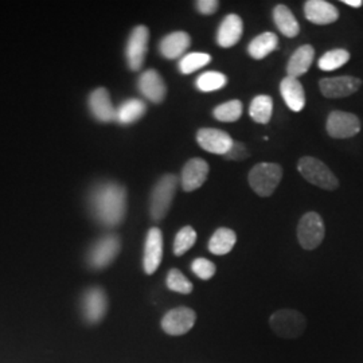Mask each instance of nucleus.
<instances>
[{
	"label": "nucleus",
	"instance_id": "4be33fe9",
	"mask_svg": "<svg viewBox=\"0 0 363 363\" xmlns=\"http://www.w3.org/2000/svg\"><path fill=\"white\" fill-rule=\"evenodd\" d=\"M315 58V50L311 45H303L296 52H294L288 61L286 65V74L288 77L298 78L304 76L310 67Z\"/></svg>",
	"mask_w": 363,
	"mask_h": 363
},
{
	"label": "nucleus",
	"instance_id": "4468645a",
	"mask_svg": "<svg viewBox=\"0 0 363 363\" xmlns=\"http://www.w3.org/2000/svg\"><path fill=\"white\" fill-rule=\"evenodd\" d=\"M163 259V234L159 228H151L144 245L143 268L147 274H154Z\"/></svg>",
	"mask_w": 363,
	"mask_h": 363
},
{
	"label": "nucleus",
	"instance_id": "9b49d317",
	"mask_svg": "<svg viewBox=\"0 0 363 363\" xmlns=\"http://www.w3.org/2000/svg\"><path fill=\"white\" fill-rule=\"evenodd\" d=\"M108 311V298L104 289L100 286H91L82 296V312L88 323L97 325L104 319Z\"/></svg>",
	"mask_w": 363,
	"mask_h": 363
},
{
	"label": "nucleus",
	"instance_id": "39448f33",
	"mask_svg": "<svg viewBox=\"0 0 363 363\" xmlns=\"http://www.w3.org/2000/svg\"><path fill=\"white\" fill-rule=\"evenodd\" d=\"M269 325L277 337L295 339L304 334L307 319L301 312L283 308L272 313L269 318Z\"/></svg>",
	"mask_w": 363,
	"mask_h": 363
},
{
	"label": "nucleus",
	"instance_id": "c85d7f7f",
	"mask_svg": "<svg viewBox=\"0 0 363 363\" xmlns=\"http://www.w3.org/2000/svg\"><path fill=\"white\" fill-rule=\"evenodd\" d=\"M350 61V52L345 49H334L330 52H325L318 65L319 69L323 72H333L337 70L339 67L346 65Z\"/></svg>",
	"mask_w": 363,
	"mask_h": 363
},
{
	"label": "nucleus",
	"instance_id": "b1692460",
	"mask_svg": "<svg viewBox=\"0 0 363 363\" xmlns=\"http://www.w3.org/2000/svg\"><path fill=\"white\" fill-rule=\"evenodd\" d=\"M279 46V38L274 33H262L257 35L256 38L249 43L247 46V54L253 58V60H264L265 57H268L271 52H274Z\"/></svg>",
	"mask_w": 363,
	"mask_h": 363
},
{
	"label": "nucleus",
	"instance_id": "473e14b6",
	"mask_svg": "<svg viewBox=\"0 0 363 363\" xmlns=\"http://www.w3.org/2000/svg\"><path fill=\"white\" fill-rule=\"evenodd\" d=\"M166 284L169 291L172 292H178L182 295H189L193 292L194 286L193 283L179 271V269H171L167 273V279H166Z\"/></svg>",
	"mask_w": 363,
	"mask_h": 363
},
{
	"label": "nucleus",
	"instance_id": "a878e982",
	"mask_svg": "<svg viewBox=\"0 0 363 363\" xmlns=\"http://www.w3.org/2000/svg\"><path fill=\"white\" fill-rule=\"evenodd\" d=\"M237 242V235L232 229L220 228L211 235L208 241V250L216 256H223L232 252Z\"/></svg>",
	"mask_w": 363,
	"mask_h": 363
},
{
	"label": "nucleus",
	"instance_id": "f03ea898",
	"mask_svg": "<svg viewBox=\"0 0 363 363\" xmlns=\"http://www.w3.org/2000/svg\"><path fill=\"white\" fill-rule=\"evenodd\" d=\"M298 172L307 182L323 190H337L339 187L335 174L325 163L313 156H303L298 163Z\"/></svg>",
	"mask_w": 363,
	"mask_h": 363
},
{
	"label": "nucleus",
	"instance_id": "c756f323",
	"mask_svg": "<svg viewBox=\"0 0 363 363\" xmlns=\"http://www.w3.org/2000/svg\"><path fill=\"white\" fill-rule=\"evenodd\" d=\"M242 103L240 100H232L218 105L213 111V116L222 123H234L242 116Z\"/></svg>",
	"mask_w": 363,
	"mask_h": 363
},
{
	"label": "nucleus",
	"instance_id": "7ed1b4c3",
	"mask_svg": "<svg viewBox=\"0 0 363 363\" xmlns=\"http://www.w3.org/2000/svg\"><path fill=\"white\" fill-rule=\"evenodd\" d=\"M283 178V169L276 163H259L250 169L247 182L259 196H271Z\"/></svg>",
	"mask_w": 363,
	"mask_h": 363
},
{
	"label": "nucleus",
	"instance_id": "393cba45",
	"mask_svg": "<svg viewBox=\"0 0 363 363\" xmlns=\"http://www.w3.org/2000/svg\"><path fill=\"white\" fill-rule=\"evenodd\" d=\"M145 111L147 106L142 100L130 99L117 108L115 121L121 125H130L140 120L145 115Z\"/></svg>",
	"mask_w": 363,
	"mask_h": 363
},
{
	"label": "nucleus",
	"instance_id": "f704fd0d",
	"mask_svg": "<svg viewBox=\"0 0 363 363\" xmlns=\"http://www.w3.org/2000/svg\"><path fill=\"white\" fill-rule=\"evenodd\" d=\"M247 156H249V151H247V145L244 143H240V142H234L232 148L229 150V152L225 154L223 157L226 160L241 162V160H245Z\"/></svg>",
	"mask_w": 363,
	"mask_h": 363
},
{
	"label": "nucleus",
	"instance_id": "f3484780",
	"mask_svg": "<svg viewBox=\"0 0 363 363\" xmlns=\"http://www.w3.org/2000/svg\"><path fill=\"white\" fill-rule=\"evenodd\" d=\"M306 18L319 26L331 25L339 19V11L337 7L325 0H308L304 4Z\"/></svg>",
	"mask_w": 363,
	"mask_h": 363
},
{
	"label": "nucleus",
	"instance_id": "1a4fd4ad",
	"mask_svg": "<svg viewBox=\"0 0 363 363\" xmlns=\"http://www.w3.org/2000/svg\"><path fill=\"white\" fill-rule=\"evenodd\" d=\"M120 238L116 234H106L101 237L89 250L88 262L94 269L106 268L120 252Z\"/></svg>",
	"mask_w": 363,
	"mask_h": 363
},
{
	"label": "nucleus",
	"instance_id": "e433bc0d",
	"mask_svg": "<svg viewBox=\"0 0 363 363\" xmlns=\"http://www.w3.org/2000/svg\"><path fill=\"white\" fill-rule=\"evenodd\" d=\"M342 3H345V4L350 6V7H354V9H359V7L363 6L362 0H342Z\"/></svg>",
	"mask_w": 363,
	"mask_h": 363
},
{
	"label": "nucleus",
	"instance_id": "6ab92c4d",
	"mask_svg": "<svg viewBox=\"0 0 363 363\" xmlns=\"http://www.w3.org/2000/svg\"><path fill=\"white\" fill-rule=\"evenodd\" d=\"M89 109L91 115L101 123L115 121L116 109L112 104L109 91L105 88H99L93 91L89 96Z\"/></svg>",
	"mask_w": 363,
	"mask_h": 363
},
{
	"label": "nucleus",
	"instance_id": "423d86ee",
	"mask_svg": "<svg viewBox=\"0 0 363 363\" xmlns=\"http://www.w3.org/2000/svg\"><path fill=\"white\" fill-rule=\"evenodd\" d=\"M325 222L322 217L310 211L304 214L298 225V240L300 247L306 250H313L319 247L325 240Z\"/></svg>",
	"mask_w": 363,
	"mask_h": 363
},
{
	"label": "nucleus",
	"instance_id": "f8f14e48",
	"mask_svg": "<svg viewBox=\"0 0 363 363\" xmlns=\"http://www.w3.org/2000/svg\"><path fill=\"white\" fill-rule=\"evenodd\" d=\"M196 142L202 150L222 156L229 152L234 143L228 132L217 128H201L196 132Z\"/></svg>",
	"mask_w": 363,
	"mask_h": 363
},
{
	"label": "nucleus",
	"instance_id": "2eb2a0df",
	"mask_svg": "<svg viewBox=\"0 0 363 363\" xmlns=\"http://www.w3.org/2000/svg\"><path fill=\"white\" fill-rule=\"evenodd\" d=\"M138 88L148 101L155 104L162 103L167 94V86L164 84V79L155 69H150L142 73L138 81Z\"/></svg>",
	"mask_w": 363,
	"mask_h": 363
},
{
	"label": "nucleus",
	"instance_id": "9d476101",
	"mask_svg": "<svg viewBox=\"0 0 363 363\" xmlns=\"http://www.w3.org/2000/svg\"><path fill=\"white\" fill-rule=\"evenodd\" d=\"M148 39H150V31L145 26H136L127 42V49H125V57H127V64L130 70L136 72L140 70L144 65L145 54L148 49Z\"/></svg>",
	"mask_w": 363,
	"mask_h": 363
},
{
	"label": "nucleus",
	"instance_id": "bb28decb",
	"mask_svg": "<svg viewBox=\"0 0 363 363\" xmlns=\"http://www.w3.org/2000/svg\"><path fill=\"white\" fill-rule=\"evenodd\" d=\"M272 97L267 94L256 96L249 106V115L259 124H268L272 118Z\"/></svg>",
	"mask_w": 363,
	"mask_h": 363
},
{
	"label": "nucleus",
	"instance_id": "f257e3e1",
	"mask_svg": "<svg viewBox=\"0 0 363 363\" xmlns=\"http://www.w3.org/2000/svg\"><path fill=\"white\" fill-rule=\"evenodd\" d=\"M89 208L101 225L115 228L123 222L127 213V190L115 182L100 183L91 191Z\"/></svg>",
	"mask_w": 363,
	"mask_h": 363
},
{
	"label": "nucleus",
	"instance_id": "0eeeda50",
	"mask_svg": "<svg viewBox=\"0 0 363 363\" xmlns=\"http://www.w3.org/2000/svg\"><path fill=\"white\" fill-rule=\"evenodd\" d=\"M196 322V313L189 307H177L164 313L162 318V330L171 337H181L187 334Z\"/></svg>",
	"mask_w": 363,
	"mask_h": 363
},
{
	"label": "nucleus",
	"instance_id": "72a5a7b5",
	"mask_svg": "<svg viewBox=\"0 0 363 363\" xmlns=\"http://www.w3.org/2000/svg\"><path fill=\"white\" fill-rule=\"evenodd\" d=\"M191 271L194 272L195 276H198L201 280H210L216 272L217 267L213 261L203 257L195 259L191 264Z\"/></svg>",
	"mask_w": 363,
	"mask_h": 363
},
{
	"label": "nucleus",
	"instance_id": "6e6552de",
	"mask_svg": "<svg viewBox=\"0 0 363 363\" xmlns=\"http://www.w3.org/2000/svg\"><path fill=\"white\" fill-rule=\"evenodd\" d=\"M325 130L334 139H349L359 133L361 120L350 112L333 111L327 117Z\"/></svg>",
	"mask_w": 363,
	"mask_h": 363
},
{
	"label": "nucleus",
	"instance_id": "dca6fc26",
	"mask_svg": "<svg viewBox=\"0 0 363 363\" xmlns=\"http://www.w3.org/2000/svg\"><path fill=\"white\" fill-rule=\"evenodd\" d=\"M208 175V164L206 160L201 157L190 159L182 169V187L184 191L190 193L198 190L206 179Z\"/></svg>",
	"mask_w": 363,
	"mask_h": 363
},
{
	"label": "nucleus",
	"instance_id": "cd10ccee",
	"mask_svg": "<svg viewBox=\"0 0 363 363\" xmlns=\"http://www.w3.org/2000/svg\"><path fill=\"white\" fill-rule=\"evenodd\" d=\"M228 84V77L220 72H206L202 73L195 81V86L199 91L208 93V91H220L225 88Z\"/></svg>",
	"mask_w": 363,
	"mask_h": 363
},
{
	"label": "nucleus",
	"instance_id": "c9c22d12",
	"mask_svg": "<svg viewBox=\"0 0 363 363\" xmlns=\"http://www.w3.org/2000/svg\"><path fill=\"white\" fill-rule=\"evenodd\" d=\"M195 7L198 13L202 15H213L217 13L220 9V1L217 0H198L195 3Z\"/></svg>",
	"mask_w": 363,
	"mask_h": 363
},
{
	"label": "nucleus",
	"instance_id": "aec40b11",
	"mask_svg": "<svg viewBox=\"0 0 363 363\" xmlns=\"http://www.w3.org/2000/svg\"><path fill=\"white\" fill-rule=\"evenodd\" d=\"M191 45V37L186 31H174L160 40L159 52L166 60H178Z\"/></svg>",
	"mask_w": 363,
	"mask_h": 363
},
{
	"label": "nucleus",
	"instance_id": "2f4dec72",
	"mask_svg": "<svg viewBox=\"0 0 363 363\" xmlns=\"http://www.w3.org/2000/svg\"><path fill=\"white\" fill-rule=\"evenodd\" d=\"M196 242V232L191 226H184L175 235L174 240V255L175 256H183L186 252H189L191 247H194Z\"/></svg>",
	"mask_w": 363,
	"mask_h": 363
},
{
	"label": "nucleus",
	"instance_id": "5701e85b",
	"mask_svg": "<svg viewBox=\"0 0 363 363\" xmlns=\"http://www.w3.org/2000/svg\"><path fill=\"white\" fill-rule=\"evenodd\" d=\"M273 21L280 33L286 38L298 37L300 33L298 22L295 15L284 4H277L273 9Z\"/></svg>",
	"mask_w": 363,
	"mask_h": 363
},
{
	"label": "nucleus",
	"instance_id": "a211bd4d",
	"mask_svg": "<svg viewBox=\"0 0 363 363\" xmlns=\"http://www.w3.org/2000/svg\"><path fill=\"white\" fill-rule=\"evenodd\" d=\"M242 31H244L242 19L235 13H229L223 18L220 28L217 31V43L222 49L233 48L242 37Z\"/></svg>",
	"mask_w": 363,
	"mask_h": 363
},
{
	"label": "nucleus",
	"instance_id": "20e7f679",
	"mask_svg": "<svg viewBox=\"0 0 363 363\" xmlns=\"http://www.w3.org/2000/svg\"><path fill=\"white\" fill-rule=\"evenodd\" d=\"M178 186V177L167 174L162 177L151 193L150 214L154 220H162L169 213Z\"/></svg>",
	"mask_w": 363,
	"mask_h": 363
},
{
	"label": "nucleus",
	"instance_id": "412c9836",
	"mask_svg": "<svg viewBox=\"0 0 363 363\" xmlns=\"http://www.w3.org/2000/svg\"><path fill=\"white\" fill-rule=\"evenodd\" d=\"M280 93L286 106L294 112H301L306 106V93L298 78L286 76L280 82Z\"/></svg>",
	"mask_w": 363,
	"mask_h": 363
},
{
	"label": "nucleus",
	"instance_id": "7c9ffc66",
	"mask_svg": "<svg viewBox=\"0 0 363 363\" xmlns=\"http://www.w3.org/2000/svg\"><path fill=\"white\" fill-rule=\"evenodd\" d=\"M211 62V55L208 52H189L182 57L179 70L182 74H191Z\"/></svg>",
	"mask_w": 363,
	"mask_h": 363
},
{
	"label": "nucleus",
	"instance_id": "ddd939ff",
	"mask_svg": "<svg viewBox=\"0 0 363 363\" xmlns=\"http://www.w3.org/2000/svg\"><path fill=\"white\" fill-rule=\"evenodd\" d=\"M362 81L351 76L323 78L319 81V88L327 99H343L354 94L361 88Z\"/></svg>",
	"mask_w": 363,
	"mask_h": 363
}]
</instances>
